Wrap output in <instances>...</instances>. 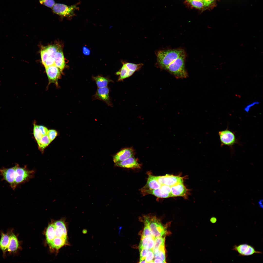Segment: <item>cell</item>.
<instances>
[{"instance_id":"6da1fadb","label":"cell","mask_w":263,"mask_h":263,"mask_svg":"<svg viewBox=\"0 0 263 263\" xmlns=\"http://www.w3.org/2000/svg\"><path fill=\"white\" fill-rule=\"evenodd\" d=\"M185 53V50L181 48L160 50L156 53L158 64L165 70L175 60Z\"/></svg>"},{"instance_id":"7a4b0ae2","label":"cell","mask_w":263,"mask_h":263,"mask_svg":"<svg viewBox=\"0 0 263 263\" xmlns=\"http://www.w3.org/2000/svg\"><path fill=\"white\" fill-rule=\"evenodd\" d=\"M186 53L175 60L165 69L177 79L186 78L188 74L186 70L185 62Z\"/></svg>"},{"instance_id":"3957f363","label":"cell","mask_w":263,"mask_h":263,"mask_svg":"<svg viewBox=\"0 0 263 263\" xmlns=\"http://www.w3.org/2000/svg\"><path fill=\"white\" fill-rule=\"evenodd\" d=\"M144 224L148 226L155 237H162L166 234V227L155 216L147 215L143 216Z\"/></svg>"},{"instance_id":"277c9868","label":"cell","mask_w":263,"mask_h":263,"mask_svg":"<svg viewBox=\"0 0 263 263\" xmlns=\"http://www.w3.org/2000/svg\"><path fill=\"white\" fill-rule=\"evenodd\" d=\"M77 7L76 5L71 6L59 3L55 4L52 8L53 12L61 18H71L74 15V11Z\"/></svg>"},{"instance_id":"5b68a950","label":"cell","mask_w":263,"mask_h":263,"mask_svg":"<svg viewBox=\"0 0 263 263\" xmlns=\"http://www.w3.org/2000/svg\"><path fill=\"white\" fill-rule=\"evenodd\" d=\"M35 172L27 169L26 166H18L16 171L14 184L15 188L19 184L28 181L34 177Z\"/></svg>"},{"instance_id":"8992f818","label":"cell","mask_w":263,"mask_h":263,"mask_svg":"<svg viewBox=\"0 0 263 263\" xmlns=\"http://www.w3.org/2000/svg\"><path fill=\"white\" fill-rule=\"evenodd\" d=\"M19 165L18 164H16L14 166L10 168L4 167L0 169V175L2 177V180L7 182L13 190L16 188L14 184L16 171Z\"/></svg>"},{"instance_id":"52a82bcc","label":"cell","mask_w":263,"mask_h":263,"mask_svg":"<svg viewBox=\"0 0 263 263\" xmlns=\"http://www.w3.org/2000/svg\"><path fill=\"white\" fill-rule=\"evenodd\" d=\"M7 231L9 236V241L7 249V252L9 255H16L20 249V242L18 240L17 235L15 234L13 228L8 229Z\"/></svg>"},{"instance_id":"ba28073f","label":"cell","mask_w":263,"mask_h":263,"mask_svg":"<svg viewBox=\"0 0 263 263\" xmlns=\"http://www.w3.org/2000/svg\"><path fill=\"white\" fill-rule=\"evenodd\" d=\"M218 135L222 146H231L237 142L234 133L227 129L219 131Z\"/></svg>"},{"instance_id":"9c48e42d","label":"cell","mask_w":263,"mask_h":263,"mask_svg":"<svg viewBox=\"0 0 263 263\" xmlns=\"http://www.w3.org/2000/svg\"><path fill=\"white\" fill-rule=\"evenodd\" d=\"M158 182L161 185H165L171 187L180 183H183L182 178L179 176L166 174L164 176H155Z\"/></svg>"},{"instance_id":"30bf717a","label":"cell","mask_w":263,"mask_h":263,"mask_svg":"<svg viewBox=\"0 0 263 263\" xmlns=\"http://www.w3.org/2000/svg\"><path fill=\"white\" fill-rule=\"evenodd\" d=\"M237 252L240 255L248 256L255 254H262L261 252L256 250L254 247L247 244L235 245L232 249Z\"/></svg>"},{"instance_id":"8fae6325","label":"cell","mask_w":263,"mask_h":263,"mask_svg":"<svg viewBox=\"0 0 263 263\" xmlns=\"http://www.w3.org/2000/svg\"><path fill=\"white\" fill-rule=\"evenodd\" d=\"M45 68L49 84L53 83L57 85L61 71L54 65L46 67Z\"/></svg>"},{"instance_id":"7c38bea8","label":"cell","mask_w":263,"mask_h":263,"mask_svg":"<svg viewBox=\"0 0 263 263\" xmlns=\"http://www.w3.org/2000/svg\"><path fill=\"white\" fill-rule=\"evenodd\" d=\"M109 93V90L107 86L98 88L93 96L94 98L103 101L108 105L111 106L112 105L110 99Z\"/></svg>"},{"instance_id":"4fadbf2b","label":"cell","mask_w":263,"mask_h":263,"mask_svg":"<svg viewBox=\"0 0 263 263\" xmlns=\"http://www.w3.org/2000/svg\"><path fill=\"white\" fill-rule=\"evenodd\" d=\"M134 151L131 148L123 149L117 153L113 157L115 163L125 160L130 157L133 156Z\"/></svg>"},{"instance_id":"5bb4252c","label":"cell","mask_w":263,"mask_h":263,"mask_svg":"<svg viewBox=\"0 0 263 263\" xmlns=\"http://www.w3.org/2000/svg\"><path fill=\"white\" fill-rule=\"evenodd\" d=\"M115 164V166L121 168L132 169H139L141 168V164L133 156Z\"/></svg>"},{"instance_id":"9a60e30c","label":"cell","mask_w":263,"mask_h":263,"mask_svg":"<svg viewBox=\"0 0 263 263\" xmlns=\"http://www.w3.org/2000/svg\"><path fill=\"white\" fill-rule=\"evenodd\" d=\"M55 227V238L64 237L67 238V231L64 222L60 220L54 223Z\"/></svg>"},{"instance_id":"2e32d148","label":"cell","mask_w":263,"mask_h":263,"mask_svg":"<svg viewBox=\"0 0 263 263\" xmlns=\"http://www.w3.org/2000/svg\"><path fill=\"white\" fill-rule=\"evenodd\" d=\"M0 235L1 236L0 240V250L2 251L3 257L5 259L6 257V254L7 252L9 241V236L7 231L6 233H4L2 231H0Z\"/></svg>"},{"instance_id":"e0dca14e","label":"cell","mask_w":263,"mask_h":263,"mask_svg":"<svg viewBox=\"0 0 263 263\" xmlns=\"http://www.w3.org/2000/svg\"><path fill=\"white\" fill-rule=\"evenodd\" d=\"M155 238L153 236L141 237L139 246L140 252L144 248L149 250L152 249L154 244Z\"/></svg>"},{"instance_id":"ac0fdd59","label":"cell","mask_w":263,"mask_h":263,"mask_svg":"<svg viewBox=\"0 0 263 263\" xmlns=\"http://www.w3.org/2000/svg\"><path fill=\"white\" fill-rule=\"evenodd\" d=\"M172 197L185 196L187 189L183 183H180L171 187Z\"/></svg>"},{"instance_id":"d6986e66","label":"cell","mask_w":263,"mask_h":263,"mask_svg":"<svg viewBox=\"0 0 263 263\" xmlns=\"http://www.w3.org/2000/svg\"><path fill=\"white\" fill-rule=\"evenodd\" d=\"M54 65L62 71L65 66L64 54L61 48L59 47L54 57Z\"/></svg>"},{"instance_id":"ffe728a7","label":"cell","mask_w":263,"mask_h":263,"mask_svg":"<svg viewBox=\"0 0 263 263\" xmlns=\"http://www.w3.org/2000/svg\"><path fill=\"white\" fill-rule=\"evenodd\" d=\"M141 192L144 195L150 194L159 198H166L172 197L171 195L164 192L160 188L158 189H150L141 188Z\"/></svg>"},{"instance_id":"44dd1931","label":"cell","mask_w":263,"mask_h":263,"mask_svg":"<svg viewBox=\"0 0 263 263\" xmlns=\"http://www.w3.org/2000/svg\"><path fill=\"white\" fill-rule=\"evenodd\" d=\"M161 185L157 181L155 176L150 175H149L146 185L142 188L145 189H155L160 188Z\"/></svg>"},{"instance_id":"7402d4cb","label":"cell","mask_w":263,"mask_h":263,"mask_svg":"<svg viewBox=\"0 0 263 263\" xmlns=\"http://www.w3.org/2000/svg\"><path fill=\"white\" fill-rule=\"evenodd\" d=\"M67 243V238L56 237L48 245L51 248L58 250L66 244Z\"/></svg>"},{"instance_id":"603a6c76","label":"cell","mask_w":263,"mask_h":263,"mask_svg":"<svg viewBox=\"0 0 263 263\" xmlns=\"http://www.w3.org/2000/svg\"><path fill=\"white\" fill-rule=\"evenodd\" d=\"M134 72L129 70L123 63V66L119 71L116 73V74L119 75L118 81H122L124 79L132 76Z\"/></svg>"},{"instance_id":"cb8c5ba5","label":"cell","mask_w":263,"mask_h":263,"mask_svg":"<svg viewBox=\"0 0 263 263\" xmlns=\"http://www.w3.org/2000/svg\"><path fill=\"white\" fill-rule=\"evenodd\" d=\"M93 78L98 88L106 87L110 82L113 81L108 78L100 75L93 76Z\"/></svg>"},{"instance_id":"d4e9b609","label":"cell","mask_w":263,"mask_h":263,"mask_svg":"<svg viewBox=\"0 0 263 263\" xmlns=\"http://www.w3.org/2000/svg\"><path fill=\"white\" fill-rule=\"evenodd\" d=\"M47 243L49 244L55 238V227L54 223L49 224L46 233Z\"/></svg>"},{"instance_id":"484cf974","label":"cell","mask_w":263,"mask_h":263,"mask_svg":"<svg viewBox=\"0 0 263 263\" xmlns=\"http://www.w3.org/2000/svg\"><path fill=\"white\" fill-rule=\"evenodd\" d=\"M165 237H155L154 244L152 249L154 254L157 253L161 249L165 248Z\"/></svg>"},{"instance_id":"4316f807","label":"cell","mask_w":263,"mask_h":263,"mask_svg":"<svg viewBox=\"0 0 263 263\" xmlns=\"http://www.w3.org/2000/svg\"><path fill=\"white\" fill-rule=\"evenodd\" d=\"M51 142L47 135H46L43 136L41 139L37 141V143L39 148L43 150Z\"/></svg>"},{"instance_id":"83f0119b","label":"cell","mask_w":263,"mask_h":263,"mask_svg":"<svg viewBox=\"0 0 263 263\" xmlns=\"http://www.w3.org/2000/svg\"><path fill=\"white\" fill-rule=\"evenodd\" d=\"M123 63L129 70L134 72L139 69L143 65L142 63L136 64L128 62Z\"/></svg>"},{"instance_id":"f1b7e54d","label":"cell","mask_w":263,"mask_h":263,"mask_svg":"<svg viewBox=\"0 0 263 263\" xmlns=\"http://www.w3.org/2000/svg\"><path fill=\"white\" fill-rule=\"evenodd\" d=\"M45 48L49 54V56L54 58L59 47L56 45H51Z\"/></svg>"},{"instance_id":"f546056e","label":"cell","mask_w":263,"mask_h":263,"mask_svg":"<svg viewBox=\"0 0 263 263\" xmlns=\"http://www.w3.org/2000/svg\"><path fill=\"white\" fill-rule=\"evenodd\" d=\"M193 7L199 9H204L203 2L202 1L191 0L187 1Z\"/></svg>"},{"instance_id":"4dcf8cb0","label":"cell","mask_w":263,"mask_h":263,"mask_svg":"<svg viewBox=\"0 0 263 263\" xmlns=\"http://www.w3.org/2000/svg\"><path fill=\"white\" fill-rule=\"evenodd\" d=\"M154 254V259H159L163 261L165 263L166 262L165 248L160 250Z\"/></svg>"},{"instance_id":"1f68e13d","label":"cell","mask_w":263,"mask_h":263,"mask_svg":"<svg viewBox=\"0 0 263 263\" xmlns=\"http://www.w3.org/2000/svg\"><path fill=\"white\" fill-rule=\"evenodd\" d=\"M33 134L37 142L39 141L43 137L39 129L38 126L35 124H34Z\"/></svg>"},{"instance_id":"d6a6232c","label":"cell","mask_w":263,"mask_h":263,"mask_svg":"<svg viewBox=\"0 0 263 263\" xmlns=\"http://www.w3.org/2000/svg\"><path fill=\"white\" fill-rule=\"evenodd\" d=\"M39 2L41 4L51 9L55 4L54 0H39Z\"/></svg>"},{"instance_id":"836d02e7","label":"cell","mask_w":263,"mask_h":263,"mask_svg":"<svg viewBox=\"0 0 263 263\" xmlns=\"http://www.w3.org/2000/svg\"><path fill=\"white\" fill-rule=\"evenodd\" d=\"M41 55L42 63L44 65L47 59L49 57V54L45 47L41 50Z\"/></svg>"},{"instance_id":"e575fe53","label":"cell","mask_w":263,"mask_h":263,"mask_svg":"<svg viewBox=\"0 0 263 263\" xmlns=\"http://www.w3.org/2000/svg\"><path fill=\"white\" fill-rule=\"evenodd\" d=\"M154 254L152 249L149 250L147 254L145 261L146 263H153Z\"/></svg>"},{"instance_id":"d590c367","label":"cell","mask_w":263,"mask_h":263,"mask_svg":"<svg viewBox=\"0 0 263 263\" xmlns=\"http://www.w3.org/2000/svg\"><path fill=\"white\" fill-rule=\"evenodd\" d=\"M146 248H143L140 252V259L139 263H146L145 261V258L147 254L149 251Z\"/></svg>"},{"instance_id":"8d00e7d4","label":"cell","mask_w":263,"mask_h":263,"mask_svg":"<svg viewBox=\"0 0 263 263\" xmlns=\"http://www.w3.org/2000/svg\"><path fill=\"white\" fill-rule=\"evenodd\" d=\"M57 134V131L54 130H48L47 135L50 141H52L56 137Z\"/></svg>"},{"instance_id":"74e56055","label":"cell","mask_w":263,"mask_h":263,"mask_svg":"<svg viewBox=\"0 0 263 263\" xmlns=\"http://www.w3.org/2000/svg\"><path fill=\"white\" fill-rule=\"evenodd\" d=\"M144 226L142 233L141 237L153 236L147 225L145 224H144Z\"/></svg>"},{"instance_id":"f35d334b","label":"cell","mask_w":263,"mask_h":263,"mask_svg":"<svg viewBox=\"0 0 263 263\" xmlns=\"http://www.w3.org/2000/svg\"><path fill=\"white\" fill-rule=\"evenodd\" d=\"M160 188L164 193L171 195V187L165 185H161Z\"/></svg>"},{"instance_id":"ab89813d","label":"cell","mask_w":263,"mask_h":263,"mask_svg":"<svg viewBox=\"0 0 263 263\" xmlns=\"http://www.w3.org/2000/svg\"><path fill=\"white\" fill-rule=\"evenodd\" d=\"M38 127L43 136L47 135L48 130L46 127L42 125H38Z\"/></svg>"},{"instance_id":"60d3db41","label":"cell","mask_w":263,"mask_h":263,"mask_svg":"<svg viewBox=\"0 0 263 263\" xmlns=\"http://www.w3.org/2000/svg\"><path fill=\"white\" fill-rule=\"evenodd\" d=\"M259 103V102L258 101L254 102L246 106L244 108V110L246 112L248 113L251 107L254 106L255 104H258Z\"/></svg>"},{"instance_id":"b9f144b4","label":"cell","mask_w":263,"mask_h":263,"mask_svg":"<svg viewBox=\"0 0 263 263\" xmlns=\"http://www.w3.org/2000/svg\"><path fill=\"white\" fill-rule=\"evenodd\" d=\"M83 52L84 55H89L90 53L89 49L86 47H83Z\"/></svg>"},{"instance_id":"7bdbcfd3","label":"cell","mask_w":263,"mask_h":263,"mask_svg":"<svg viewBox=\"0 0 263 263\" xmlns=\"http://www.w3.org/2000/svg\"><path fill=\"white\" fill-rule=\"evenodd\" d=\"M153 261L154 263H165L162 260L158 258L154 259Z\"/></svg>"},{"instance_id":"ee69618b","label":"cell","mask_w":263,"mask_h":263,"mask_svg":"<svg viewBox=\"0 0 263 263\" xmlns=\"http://www.w3.org/2000/svg\"><path fill=\"white\" fill-rule=\"evenodd\" d=\"M217 221L216 218L215 217H212L210 219V221L211 223H214L216 222Z\"/></svg>"},{"instance_id":"f6af8a7d","label":"cell","mask_w":263,"mask_h":263,"mask_svg":"<svg viewBox=\"0 0 263 263\" xmlns=\"http://www.w3.org/2000/svg\"><path fill=\"white\" fill-rule=\"evenodd\" d=\"M263 201V199H261V200H260L258 202L259 205V206L260 207H261V208H263V203H262Z\"/></svg>"},{"instance_id":"bcb514c9","label":"cell","mask_w":263,"mask_h":263,"mask_svg":"<svg viewBox=\"0 0 263 263\" xmlns=\"http://www.w3.org/2000/svg\"><path fill=\"white\" fill-rule=\"evenodd\" d=\"M186 0V1H188L191 0ZM197 0L202 1L203 2V3L204 1V0Z\"/></svg>"}]
</instances>
